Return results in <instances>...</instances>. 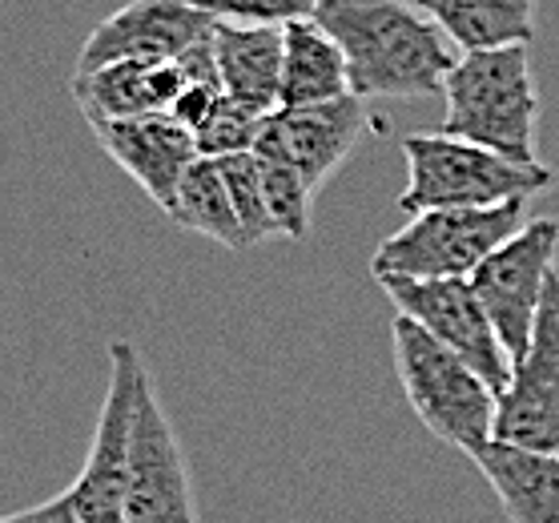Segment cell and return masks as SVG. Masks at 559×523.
Returning a JSON list of instances; mask_svg holds the SVG:
<instances>
[{"label": "cell", "mask_w": 559, "mask_h": 523, "mask_svg": "<svg viewBox=\"0 0 559 523\" xmlns=\"http://www.w3.org/2000/svg\"><path fill=\"white\" fill-rule=\"evenodd\" d=\"M314 21L346 57L350 93L362 102H419L443 93L459 49L407 0H322Z\"/></svg>", "instance_id": "1"}, {"label": "cell", "mask_w": 559, "mask_h": 523, "mask_svg": "<svg viewBox=\"0 0 559 523\" xmlns=\"http://www.w3.org/2000/svg\"><path fill=\"white\" fill-rule=\"evenodd\" d=\"M443 102L447 114L439 133L484 145L515 166H539V90L532 73V45L459 52L455 69L443 81Z\"/></svg>", "instance_id": "2"}, {"label": "cell", "mask_w": 559, "mask_h": 523, "mask_svg": "<svg viewBox=\"0 0 559 523\" xmlns=\"http://www.w3.org/2000/svg\"><path fill=\"white\" fill-rule=\"evenodd\" d=\"M391 346L403 395L439 443L467 451V455L491 443L499 395L463 358L451 355L419 322L403 319V314H394L391 322Z\"/></svg>", "instance_id": "3"}, {"label": "cell", "mask_w": 559, "mask_h": 523, "mask_svg": "<svg viewBox=\"0 0 559 523\" xmlns=\"http://www.w3.org/2000/svg\"><path fill=\"white\" fill-rule=\"evenodd\" d=\"M407 157V190L399 193L403 214L423 210H471V205H499L511 198H535L551 190L556 174L539 166H515L484 145L447 138V133H407L399 138Z\"/></svg>", "instance_id": "4"}, {"label": "cell", "mask_w": 559, "mask_h": 523, "mask_svg": "<svg viewBox=\"0 0 559 523\" xmlns=\"http://www.w3.org/2000/svg\"><path fill=\"white\" fill-rule=\"evenodd\" d=\"M527 202L511 198L471 210H423L370 254L374 278H471L487 254L527 226Z\"/></svg>", "instance_id": "5"}, {"label": "cell", "mask_w": 559, "mask_h": 523, "mask_svg": "<svg viewBox=\"0 0 559 523\" xmlns=\"http://www.w3.org/2000/svg\"><path fill=\"white\" fill-rule=\"evenodd\" d=\"M145 375L150 370L141 362L138 346L129 338H114L109 343V391L97 415V431H93L85 467L69 487L81 523H126L129 435H133V411H138V391Z\"/></svg>", "instance_id": "6"}, {"label": "cell", "mask_w": 559, "mask_h": 523, "mask_svg": "<svg viewBox=\"0 0 559 523\" xmlns=\"http://www.w3.org/2000/svg\"><path fill=\"white\" fill-rule=\"evenodd\" d=\"M403 319L419 322L435 343L459 355L491 391H503L511 379V358L487 319L484 302L467 278H374Z\"/></svg>", "instance_id": "7"}, {"label": "cell", "mask_w": 559, "mask_h": 523, "mask_svg": "<svg viewBox=\"0 0 559 523\" xmlns=\"http://www.w3.org/2000/svg\"><path fill=\"white\" fill-rule=\"evenodd\" d=\"M556 258L559 222L556 217H527V226L499 246L496 254H487L484 266L467 278L511 362L532 343V326L539 302H544L547 278L559 270Z\"/></svg>", "instance_id": "8"}, {"label": "cell", "mask_w": 559, "mask_h": 523, "mask_svg": "<svg viewBox=\"0 0 559 523\" xmlns=\"http://www.w3.org/2000/svg\"><path fill=\"white\" fill-rule=\"evenodd\" d=\"M496 443L559 455V270L547 278L532 343L496 399Z\"/></svg>", "instance_id": "9"}, {"label": "cell", "mask_w": 559, "mask_h": 523, "mask_svg": "<svg viewBox=\"0 0 559 523\" xmlns=\"http://www.w3.org/2000/svg\"><path fill=\"white\" fill-rule=\"evenodd\" d=\"M370 105L355 93L326 105H298V109H274L262 117L250 154L270 166H286L302 174L314 190L343 169V162L355 154V145L367 138Z\"/></svg>", "instance_id": "10"}, {"label": "cell", "mask_w": 559, "mask_h": 523, "mask_svg": "<svg viewBox=\"0 0 559 523\" xmlns=\"http://www.w3.org/2000/svg\"><path fill=\"white\" fill-rule=\"evenodd\" d=\"M126 523H202L193 503L186 451L150 375L141 379L133 435H129Z\"/></svg>", "instance_id": "11"}, {"label": "cell", "mask_w": 559, "mask_h": 523, "mask_svg": "<svg viewBox=\"0 0 559 523\" xmlns=\"http://www.w3.org/2000/svg\"><path fill=\"white\" fill-rule=\"evenodd\" d=\"M210 33L214 16L193 9L190 0H129L93 28L73 73H90L114 61H174Z\"/></svg>", "instance_id": "12"}, {"label": "cell", "mask_w": 559, "mask_h": 523, "mask_svg": "<svg viewBox=\"0 0 559 523\" xmlns=\"http://www.w3.org/2000/svg\"><path fill=\"white\" fill-rule=\"evenodd\" d=\"M90 129L97 145L109 154V162L126 169L129 178L150 193V202H157V210L169 217V210L178 202V186L186 178V169L198 162V141H193L190 129L174 121L169 114L97 121Z\"/></svg>", "instance_id": "13"}, {"label": "cell", "mask_w": 559, "mask_h": 523, "mask_svg": "<svg viewBox=\"0 0 559 523\" xmlns=\"http://www.w3.org/2000/svg\"><path fill=\"white\" fill-rule=\"evenodd\" d=\"M214 57L222 93L234 105L266 117L278 109L282 90V28L214 21Z\"/></svg>", "instance_id": "14"}, {"label": "cell", "mask_w": 559, "mask_h": 523, "mask_svg": "<svg viewBox=\"0 0 559 523\" xmlns=\"http://www.w3.org/2000/svg\"><path fill=\"white\" fill-rule=\"evenodd\" d=\"M471 460L484 472L511 523H559V455H539L491 439Z\"/></svg>", "instance_id": "15"}, {"label": "cell", "mask_w": 559, "mask_h": 523, "mask_svg": "<svg viewBox=\"0 0 559 523\" xmlns=\"http://www.w3.org/2000/svg\"><path fill=\"white\" fill-rule=\"evenodd\" d=\"M346 93H350V73H346V57L331 33L318 25L314 16L282 28V109L326 105Z\"/></svg>", "instance_id": "16"}, {"label": "cell", "mask_w": 559, "mask_h": 523, "mask_svg": "<svg viewBox=\"0 0 559 523\" xmlns=\"http://www.w3.org/2000/svg\"><path fill=\"white\" fill-rule=\"evenodd\" d=\"M443 28L459 52L532 45L539 0H407Z\"/></svg>", "instance_id": "17"}, {"label": "cell", "mask_w": 559, "mask_h": 523, "mask_svg": "<svg viewBox=\"0 0 559 523\" xmlns=\"http://www.w3.org/2000/svg\"><path fill=\"white\" fill-rule=\"evenodd\" d=\"M153 64L145 61H114L90 73H73V102L90 126L97 121H126L141 114H162L153 97Z\"/></svg>", "instance_id": "18"}, {"label": "cell", "mask_w": 559, "mask_h": 523, "mask_svg": "<svg viewBox=\"0 0 559 523\" xmlns=\"http://www.w3.org/2000/svg\"><path fill=\"white\" fill-rule=\"evenodd\" d=\"M169 222L190 234H202V238L226 246V250H246L242 226H238V214H234V202H229V190L214 157H198L186 169V178L178 186V202L169 210Z\"/></svg>", "instance_id": "19"}, {"label": "cell", "mask_w": 559, "mask_h": 523, "mask_svg": "<svg viewBox=\"0 0 559 523\" xmlns=\"http://www.w3.org/2000/svg\"><path fill=\"white\" fill-rule=\"evenodd\" d=\"M214 162L222 169V181H226L234 214H238V226H242L246 250L278 238L266 210V190H262V162L254 154H229V157H214Z\"/></svg>", "instance_id": "20"}, {"label": "cell", "mask_w": 559, "mask_h": 523, "mask_svg": "<svg viewBox=\"0 0 559 523\" xmlns=\"http://www.w3.org/2000/svg\"><path fill=\"white\" fill-rule=\"evenodd\" d=\"M262 190H266V210L278 238L302 242L310 234V217H314V186L302 174H294V169L262 162Z\"/></svg>", "instance_id": "21"}, {"label": "cell", "mask_w": 559, "mask_h": 523, "mask_svg": "<svg viewBox=\"0 0 559 523\" xmlns=\"http://www.w3.org/2000/svg\"><path fill=\"white\" fill-rule=\"evenodd\" d=\"M193 9H202L214 21L229 25H294V21H310L322 0H190Z\"/></svg>", "instance_id": "22"}, {"label": "cell", "mask_w": 559, "mask_h": 523, "mask_svg": "<svg viewBox=\"0 0 559 523\" xmlns=\"http://www.w3.org/2000/svg\"><path fill=\"white\" fill-rule=\"evenodd\" d=\"M262 117L234 105L229 97H222L217 114L205 121V129L198 133V157H229V154H250L258 138Z\"/></svg>", "instance_id": "23"}, {"label": "cell", "mask_w": 559, "mask_h": 523, "mask_svg": "<svg viewBox=\"0 0 559 523\" xmlns=\"http://www.w3.org/2000/svg\"><path fill=\"white\" fill-rule=\"evenodd\" d=\"M222 97H226V93L214 90V85H186V90H181V97L169 105L166 114L174 117V121H181V126H186L193 138H198V133L205 129V121L217 114Z\"/></svg>", "instance_id": "24"}, {"label": "cell", "mask_w": 559, "mask_h": 523, "mask_svg": "<svg viewBox=\"0 0 559 523\" xmlns=\"http://www.w3.org/2000/svg\"><path fill=\"white\" fill-rule=\"evenodd\" d=\"M0 523H81V515H76V508H73V496L61 491L57 499H45V503H37V508L0 515Z\"/></svg>", "instance_id": "25"}]
</instances>
